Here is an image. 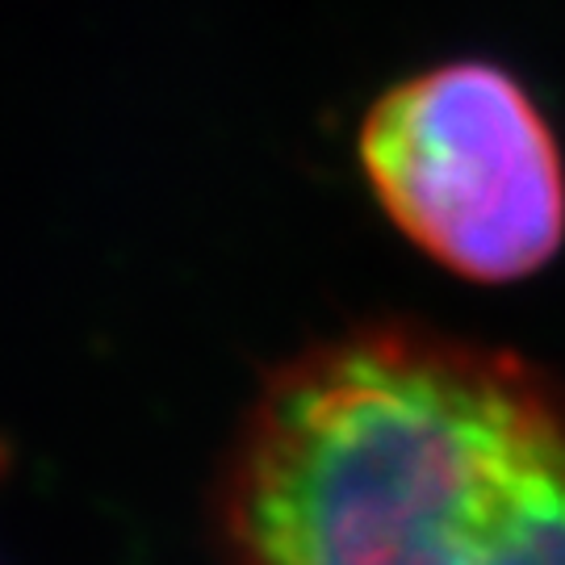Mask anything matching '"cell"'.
I'll return each mask as SVG.
<instances>
[{"label": "cell", "mask_w": 565, "mask_h": 565, "mask_svg": "<svg viewBox=\"0 0 565 565\" xmlns=\"http://www.w3.org/2000/svg\"><path fill=\"white\" fill-rule=\"evenodd\" d=\"M226 565H565V385L364 323L268 373L226 452Z\"/></svg>", "instance_id": "6da1fadb"}, {"label": "cell", "mask_w": 565, "mask_h": 565, "mask_svg": "<svg viewBox=\"0 0 565 565\" xmlns=\"http://www.w3.org/2000/svg\"><path fill=\"white\" fill-rule=\"evenodd\" d=\"M361 163L394 226L457 277L520 281L565 239L562 147L494 63H440L385 88L361 121Z\"/></svg>", "instance_id": "7a4b0ae2"}]
</instances>
